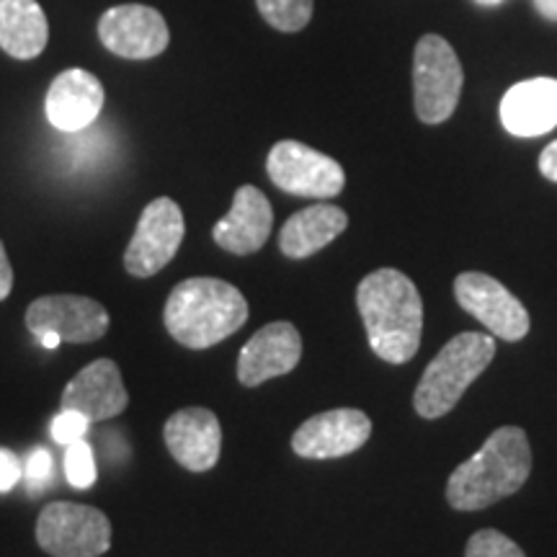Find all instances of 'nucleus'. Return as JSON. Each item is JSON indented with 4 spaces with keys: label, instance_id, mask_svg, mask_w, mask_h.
<instances>
[{
    "label": "nucleus",
    "instance_id": "nucleus-7",
    "mask_svg": "<svg viewBox=\"0 0 557 557\" xmlns=\"http://www.w3.org/2000/svg\"><path fill=\"white\" fill-rule=\"evenodd\" d=\"M267 173L274 186L292 197L333 199L346 186V173L338 160L323 156L297 139H282L271 148Z\"/></svg>",
    "mask_w": 557,
    "mask_h": 557
},
{
    "label": "nucleus",
    "instance_id": "nucleus-20",
    "mask_svg": "<svg viewBox=\"0 0 557 557\" xmlns=\"http://www.w3.org/2000/svg\"><path fill=\"white\" fill-rule=\"evenodd\" d=\"M50 24L37 0H0V50L16 60L45 52Z\"/></svg>",
    "mask_w": 557,
    "mask_h": 557
},
{
    "label": "nucleus",
    "instance_id": "nucleus-21",
    "mask_svg": "<svg viewBox=\"0 0 557 557\" xmlns=\"http://www.w3.org/2000/svg\"><path fill=\"white\" fill-rule=\"evenodd\" d=\"M259 13L278 32H299L310 24L312 0H256Z\"/></svg>",
    "mask_w": 557,
    "mask_h": 557
},
{
    "label": "nucleus",
    "instance_id": "nucleus-16",
    "mask_svg": "<svg viewBox=\"0 0 557 557\" xmlns=\"http://www.w3.org/2000/svg\"><path fill=\"white\" fill-rule=\"evenodd\" d=\"M103 109V86L94 73L70 67L52 81L45 99V114L54 129L83 132L99 120Z\"/></svg>",
    "mask_w": 557,
    "mask_h": 557
},
{
    "label": "nucleus",
    "instance_id": "nucleus-18",
    "mask_svg": "<svg viewBox=\"0 0 557 557\" xmlns=\"http://www.w3.org/2000/svg\"><path fill=\"white\" fill-rule=\"evenodd\" d=\"M500 122L517 137H540L557 127V81L529 78L506 90Z\"/></svg>",
    "mask_w": 557,
    "mask_h": 557
},
{
    "label": "nucleus",
    "instance_id": "nucleus-3",
    "mask_svg": "<svg viewBox=\"0 0 557 557\" xmlns=\"http://www.w3.org/2000/svg\"><path fill=\"white\" fill-rule=\"evenodd\" d=\"M248 302L238 287L214 276H191L176 284L163 310V323L181 346L209 348L240 331Z\"/></svg>",
    "mask_w": 557,
    "mask_h": 557
},
{
    "label": "nucleus",
    "instance_id": "nucleus-27",
    "mask_svg": "<svg viewBox=\"0 0 557 557\" xmlns=\"http://www.w3.org/2000/svg\"><path fill=\"white\" fill-rule=\"evenodd\" d=\"M13 289V269L9 261V253H5L3 240H0V302L11 295Z\"/></svg>",
    "mask_w": 557,
    "mask_h": 557
},
{
    "label": "nucleus",
    "instance_id": "nucleus-28",
    "mask_svg": "<svg viewBox=\"0 0 557 557\" xmlns=\"http://www.w3.org/2000/svg\"><path fill=\"white\" fill-rule=\"evenodd\" d=\"M540 171H542V176L555 181V184H557V139H555V143H549L545 150H542Z\"/></svg>",
    "mask_w": 557,
    "mask_h": 557
},
{
    "label": "nucleus",
    "instance_id": "nucleus-14",
    "mask_svg": "<svg viewBox=\"0 0 557 557\" xmlns=\"http://www.w3.org/2000/svg\"><path fill=\"white\" fill-rule=\"evenodd\" d=\"M129 406L127 387H124L122 369L111 359H96L83 367L67 387L62 389L60 408L78 410L88 421H109L124 413Z\"/></svg>",
    "mask_w": 557,
    "mask_h": 557
},
{
    "label": "nucleus",
    "instance_id": "nucleus-9",
    "mask_svg": "<svg viewBox=\"0 0 557 557\" xmlns=\"http://www.w3.org/2000/svg\"><path fill=\"white\" fill-rule=\"evenodd\" d=\"M455 297L459 308L480 320L491 336L521 341L529 333V312L498 278L465 271L455 278Z\"/></svg>",
    "mask_w": 557,
    "mask_h": 557
},
{
    "label": "nucleus",
    "instance_id": "nucleus-5",
    "mask_svg": "<svg viewBox=\"0 0 557 557\" xmlns=\"http://www.w3.org/2000/svg\"><path fill=\"white\" fill-rule=\"evenodd\" d=\"M462 65L457 52L438 34H426L413 52V101L418 120L442 124L455 114L462 94Z\"/></svg>",
    "mask_w": 557,
    "mask_h": 557
},
{
    "label": "nucleus",
    "instance_id": "nucleus-23",
    "mask_svg": "<svg viewBox=\"0 0 557 557\" xmlns=\"http://www.w3.org/2000/svg\"><path fill=\"white\" fill-rule=\"evenodd\" d=\"M465 557H527L517 542L508 540L498 529H480L468 542Z\"/></svg>",
    "mask_w": 557,
    "mask_h": 557
},
{
    "label": "nucleus",
    "instance_id": "nucleus-15",
    "mask_svg": "<svg viewBox=\"0 0 557 557\" xmlns=\"http://www.w3.org/2000/svg\"><path fill=\"white\" fill-rule=\"evenodd\" d=\"M165 447L181 468L207 472L218 465L222 451V426L207 408L176 410L163 426Z\"/></svg>",
    "mask_w": 557,
    "mask_h": 557
},
{
    "label": "nucleus",
    "instance_id": "nucleus-30",
    "mask_svg": "<svg viewBox=\"0 0 557 557\" xmlns=\"http://www.w3.org/2000/svg\"><path fill=\"white\" fill-rule=\"evenodd\" d=\"M39 338V344L47 348V351H52V348H58L60 344H62V338L58 336V333L54 331H47V333H41V336H37Z\"/></svg>",
    "mask_w": 557,
    "mask_h": 557
},
{
    "label": "nucleus",
    "instance_id": "nucleus-29",
    "mask_svg": "<svg viewBox=\"0 0 557 557\" xmlns=\"http://www.w3.org/2000/svg\"><path fill=\"white\" fill-rule=\"evenodd\" d=\"M534 9L547 21H557V0H534Z\"/></svg>",
    "mask_w": 557,
    "mask_h": 557
},
{
    "label": "nucleus",
    "instance_id": "nucleus-24",
    "mask_svg": "<svg viewBox=\"0 0 557 557\" xmlns=\"http://www.w3.org/2000/svg\"><path fill=\"white\" fill-rule=\"evenodd\" d=\"M88 418L78 413V410H65L60 408V413L54 416L52 421V438L58 444H73V442H81L83 436H86L88 431Z\"/></svg>",
    "mask_w": 557,
    "mask_h": 557
},
{
    "label": "nucleus",
    "instance_id": "nucleus-4",
    "mask_svg": "<svg viewBox=\"0 0 557 557\" xmlns=\"http://www.w3.org/2000/svg\"><path fill=\"white\" fill-rule=\"evenodd\" d=\"M496 357V338L487 333L465 331L444 344L423 369L413 393V408L421 418H442L457 406L472 382Z\"/></svg>",
    "mask_w": 557,
    "mask_h": 557
},
{
    "label": "nucleus",
    "instance_id": "nucleus-8",
    "mask_svg": "<svg viewBox=\"0 0 557 557\" xmlns=\"http://www.w3.org/2000/svg\"><path fill=\"white\" fill-rule=\"evenodd\" d=\"M186 235L184 212L169 197L152 199L139 214V222L124 250V269L137 278L156 276L173 261Z\"/></svg>",
    "mask_w": 557,
    "mask_h": 557
},
{
    "label": "nucleus",
    "instance_id": "nucleus-17",
    "mask_svg": "<svg viewBox=\"0 0 557 557\" xmlns=\"http://www.w3.org/2000/svg\"><path fill=\"white\" fill-rule=\"evenodd\" d=\"M271 227H274V212L267 194L246 184L235 191L233 207L214 225L212 238L227 253L250 256L267 246Z\"/></svg>",
    "mask_w": 557,
    "mask_h": 557
},
{
    "label": "nucleus",
    "instance_id": "nucleus-6",
    "mask_svg": "<svg viewBox=\"0 0 557 557\" xmlns=\"http://www.w3.org/2000/svg\"><path fill=\"white\" fill-rule=\"evenodd\" d=\"M37 542L52 557H101L111 547V521L94 506L54 500L41 508Z\"/></svg>",
    "mask_w": 557,
    "mask_h": 557
},
{
    "label": "nucleus",
    "instance_id": "nucleus-1",
    "mask_svg": "<svg viewBox=\"0 0 557 557\" xmlns=\"http://www.w3.org/2000/svg\"><path fill=\"white\" fill-rule=\"evenodd\" d=\"M357 308L372 351L389 364H406L421 348L423 299L398 269H377L357 287Z\"/></svg>",
    "mask_w": 557,
    "mask_h": 557
},
{
    "label": "nucleus",
    "instance_id": "nucleus-13",
    "mask_svg": "<svg viewBox=\"0 0 557 557\" xmlns=\"http://www.w3.org/2000/svg\"><path fill=\"white\" fill-rule=\"evenodd\" d=\"M302 359V338L287 320L263 325L256 331L238 357V380L246 387H259L263 382L289 374Z\"/></svg>",
    "mask_w": 557,
    "mask_h": 557
},
{
    "label": "nucleus",
    "instance_id": "nucleus-26",
    "mask_svg": "<svg viewBox=\"0 0 557 557\" xmlns=\"http://www.w3.org/2000/svg\"><path fill=\"white\" fill-rule=\"evenodd\" d=\"M21 480V462L11 449H0V493H9Z\"/></svg>",
    "mask_w": 557,
    "mask_h": 557
},
{
    "label": "nucleus",
    "instance_id": "nucleus-10",
    "mask_svg": "<svg viewBox=\"0 0 557 557\" xmlns=\"http://www.w3.org/2000/svg\"><path fill=\"white\" fill-rule=\"evenodd\" d=\"M26 329L34 336L54 331L62 344H94L107 336L109 312L101 302L83 295H47L29 305Z\"/></svg>",
    "mask_w": 557,
    "mask_h": 557
},
{
    "label": "nucleus",
    "instance_id": "nucleus-25",
    "mask_svg": "<svg viewBox=\"0 0 557 557\" xmlns=\"http://www.w3.org/2000/svg\"><path fill=\"white\" fill-rule=\"evenodd\" d=\"M54 472L52 465V455L47 449H34L29 462H26V480H29V491H45L50 485Z\"/></svg>",
    "mask_w": 557,
    "mask_h": 557
},
{
    "label": "nucleus",
    "instance_id": "nucleus-2",
    "mask_svg": "<svg viewBox=\"0 0 557 557\" xmlns=\"http://www.w3.org/2000/svg\"><path fill=\"white\" fill-rule=\"evenodd\" d=\"M532 472L524 429L500 426L449 475L447 500L457 511H480L521 491Z\"/></svg>",
    "mask_w": 557,
    "mask_h": 557
},
{
    "label": "nucleus",
    "instance_id": "nucleus-11",
    "mask_svg": "<svg viewBox=\"0 0 557 557\" xmlns=\"http://www.w3.org/2000/svg\"><path fill=\"white\" fill-rule=\"evenodd\" d=\"M99 37L109 52L124 60H152L169 47V24L156 9L139 3L114 5L99 21Z\"/></svg>",
    "mask_w": 557,
    "mask_h": 557
},
{
    "label": "nucleus",
    "instance_id": "nucleus-31",
    "mask_svg": "<svg viewBox=\"0 0 557 557\" xmlns=\"http://www.w3.org/2000/svg\"><path fill=\"white\" fill-rule=\"evenodd\" d=\"M478 5H485V9H493V5H500V3H506V0H475Z\"/></svg>",
    "mask_w": 557,
    "mask_h": 557
},
{
    "label": "nucleus",
    "instance_id": "nucleus-12",
    "mask_svg": "<svg viewBox=\"0 0 557 557\" xmlns=\"http://www.w3.org/2000/svg\"><path fill=\"white\" fill-rule=\"evenodd\" d=\"M372 421L364 410L336 408L308 418L292 436V449L302 459H336L364 447Z\"/></svg>",
    "mask_w": 557,
    "mask_h": 557
},
{
    "label": "nucleus",
    "instance_id": "nucleus-19",
    "mask_svg": "<svg viewBox=\"0 0 557 557\" xmlns=\"http://www.w3.org/2000/svg\"><path fill=\"white\" fill-rule=\"evenodd\" d=\"M348 227V214L333 205H312L299 209L284 222L278 233V248L287 259H308L323 250Z\"/></svg>",
    "mask_w": 557,
    "mask_h": 557
},
{
    "label": "nucleus",
    "instance_id": "nucleus-22",
    "mask_svg": "<svg viewBox=\"0 0 557 557\" xmlns=\"http://www.w3.org/2000/svg\"><path fill=\"white\" fill-rule=\"evenodd\" d=\"M96 475H99V470H96V459H94V449H90L88 442H73L67 444L65 449V478L67 483L73 487H78V491H86L96 483Z\"/></svg>",
    "mask_w": 557,
    "mask_h": 557
}]
</instances>
